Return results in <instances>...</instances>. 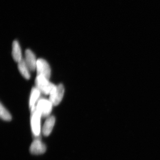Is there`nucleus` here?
Wrapping results in <instances>:
<instances>
[{
    "label": "nucleus",
    "mask_w": 160,
    "mask_h": 160,
    "mask_svg": "<svg viewBox=\"0 0 160 160\" xmlns=\"http://www.w3.org/2000/svg\"><path fill=\"white\" fill-rule=\"evenodd\" d=\"M35 87L44 94H50L55 87V85L49 82V80L42 76H37L35 79Z\"/></svg>",
    "instance_id": "nucleus-1"
},
{
    "label": "nucleus",
    "mask_w": 160,
    "mask_h": 160,
    "mask_svg": "<svg viewBox=\"0 0 160 160\" xmlns=\"http://www.w3.org/2000/svg\"><path fill=\"white\" fill-rule=\"evenodd\" d=\"M42 115L37 109L36 106L31 109V126L32 133L38 136L41 131V118Z\"/></svg>",
    "instance_id": "nucleus-2"
},
{
    "label": "nucleus",
    "mask_w": 160,
    "mask_h": 160,
    "mask_svg": "<svg viewBox=\"0 0 160 160\" xmlns=\"http://www.w3.org/2000/svg\"><path fill=\"white\" fill-rule=\"evenodd\" d=\"M65 89L62 84H60L56 86L49 94V100L52 105L58 106L62 100Z\"/></svg>",
    "instance_id": "nucleus-3"
},
{
    "label": "nucleus",
    "mask_w": 160,
    "mask_h": 160,
    "mask_svg": "<svg viewBox=\"0 0 160 160\" xmlns=\"http://www.w3.org/2000/svg\"><path fill=\"white\" fill-rule=\"evenodd\" d=\"M52 106L53 105L49 100L41 98L38 101L37 105L36 106L42 115V117L46 118L49 116L51 113Z\"/></svg>",
    "instance_id": "nucleus-4"
},
{
    "label": "nucleus",
    "mask_w": 160,
    "mask_h": 160,
    "mask_svg": "<svg viewBox=\"0 0 160 160\" xmlns=\"http://www.w3.org/2000/svg\"><path fill=\"white\" fill-rule=\"evenodd\" d=\"M37 76H42L49 80L51 75V69L47 61L43 59L37 60L36 67Z\"/></svg>",
    "instance_id": "nucleus-5"
},
{
    "label": "nucleus",
    "mask_w": 160,
    "mask_h": 160,
    "mask_svg": "<svg viewBox=\"0 0 160 160\" xmlns=\"http://www.w3.org/2000/svg\"><path fill=\"white\" fill-rule=\"evenodd\" d=\"M46 149V145L39 139H35L30 147V152L32 154L34 155L43 154L45 153Z\"/></svg>",
    "instance_id": "nucleus-6"
},
{
    "label": "nucleus",
    "mask_w": 160,
    "mask_h": 160,
    "mask_svg": "<svg viewBox=\"0 0 160 160\" xmlns=\"http://www.w3.org/2000/svg\"><path fill=\"white\" fill-rule=\"evenodd\" d=\"M25 55L26 58L25 61L29 70L32 71H35L36 69L37 60L34 53L30 49H27Z\"/></svg>",
    "instance_id": "nucleus-7"
},
{
    "label": "nucleus",
    "mask_w": 160,
    "mask_h": 160,
    "mask_svg": "<svg viewBox=\"0 0 160 160\" xmlns=\"http://www.w3.org/2000/svg\"><path fill=\"white\" fill-rule=\"evenodd\" d=\"M55 123V118L53 116L49 117L44 123L42 129L43 134L45 136H48L51 133Z\"/></svg>",
    "instance_id": "nucleus-8"
},
{
    "label": "nucleus",
    "mask_w": 160,
    "mask_h": 160,
    "mask_svg": "<svg viewBox=\"0 0 160 160\" xmlns=\"http://www.w3.org/2000/svg\"><path fill=\"white\" fill-rule=\"evenodd\" d=\"M12 56L16 62H19L22 59V52L18 42L14 41L12 45Z\"/></svg>",
    "instance_id": "nucleus-9"
},
{
    "label": "nucleus",
    "mask_w": 160,
    "mask_h": 160,
    "mask_svg": "<svg viewBox=\"0 0 160 160\" xmlns=\"http://www.w3.org/2000/svg\"><path fill=\"white\" fill-rule=\"evenodd\" d=\"M41 92L36 87H33L32 89L30 98H29V106L30 109L34 108L41 94Z\"/></svg>",
    "instance_id": "nucleus-10"
},
{
    "label": "nucleus",
    "mask_w": 160,
    "mask_h": 160,
    "mask_svg": "<svg viewBox=\"0 0 160 160\" xmlns=\"http://www.w3.org/2000/svg\"><path fill=\"white\" fill-rule=\"evenodd\" d=\"M18 69L19 70L20 73L26 79H29L30 78V75L29 73V70L26 65L25 60L22 59L19 62H18Z\"/></svg>",
    "instance_id": "nucleus-11"
},
{
    "label": "nucleus",
    "mask_w": 160,
    "mask_h": 160,
    "mask_svg": "<svg viewBox=\"0 0 160 160\" xmlns=\"http://www.w3.org/2000/svg\"><path fill=\"white\" fill-rule=\"evenodd\" d=\"M0 116H1V118L3 120L6 121H10L12 119V117L10 113L5 108L4 106H2V103L1 104V107H0Z\"/></svg>",
    "instance_id": "nucleus-12"
}]
</instances>
